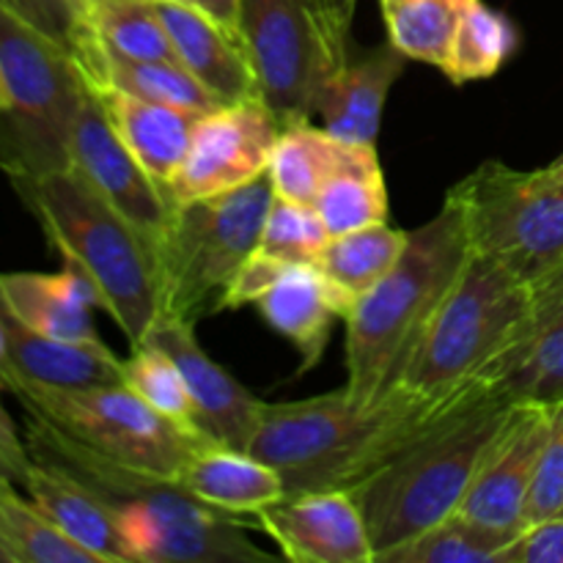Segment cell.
<instances>
[{
	"mask_svg": "<svg viewBox=\"0 0 563 563\" xmlns=\"http://www.w3.org/2000/svg\"><path fill=\"white\" fill-rule=\"evenodd\" d=\"M27 454L91 489L110 509L130 563L269 561L236 515L192 498L174 478L121 465L27 412Z\"/></svg>",
	"mask_w": 563,
	"mask_h": 563,
	"instance_id": "6da1fadb",
	"label": "cell"
},
{
	"mask_svg": "<svg viewBox=\"0 0 563 563\" xmlns=\"http://www.w3.org/2000/svg\"><path fill=\"white\" fill-rule=\"evenodd\" d=\"M454 399L427 401L399 388L377 405H357L341 388L311 399L264 405L247 454L278 471L286 495L350 493L388 465Z\"/></svg>",
	"mask_w": 563,
	"mask_h": 563,
	"instance_id": "7a4b0ae2",
	"label": "cell"
},
{
	"mask_svg": "<svg viewBox=\"0 0 563 563\" xmlns=\"http://www.w3.org/2000/svg\"><path fill=\"white\" fill-rule=\"evenodd\" d=\"M515 410V401L476 379L388 465L350 489L372 537L374 563L462 509Z\"/></svg>",
	"mask_w": 563,
	"mask_h": 563,
	"instance_id": "3957f363",
	"label": "cell"
},
{
	"mask_svg": "<svg viewBox=\"0 0 563 563\" xmlns=\"http://www.w3.org/2000/svg\"><path fill=\"white\" fill-rule=\"evenodd\" d=\"M471 256L465 218L451 201L421 229L388 275L346 313V394L377 405L399 390L429 322Z\"/></svg>",
	"mask_w": 563,
	"mask_h": 563,
	"instance_id": "277c9868",
	"label": "cell"
},
{
	"mask_svg": "<svg viewBox=\"0 0 563 563\" xmlns=\"http://www.w3.org/2000/svg\"><path fill=\"white\" fill-rule=\"evenodd\" d=\"M60 262L80 269L132 346H141L163 313L159 267L152 242L115 212L71 168L11 179Z\"/></svg>",
	"mask_w": 563,
	"mask_h": 563,
	"instance_id": "5b68a950",
	"label": "cell"
},
{
	"mask_svg": "<svg viewBox=\"0 0 563 563\" xmlns=\"http://www.w3.org/2000/svg\"><path fill=\"white\" fill-rule=\"evenodd\" d=\"M531 284L471 247L399 388L427 401L454 399L517 339L531 311Z\"/></svg>",
	"mask_w": 563,
	"mask_h": 563,
	"instance_id": "8992f818",
	"label": "cell"
},
{
	"mask_svg": "<svg viewBox=\"0 0 563 563\" xmlns=\"http://www.w3.org/2000/svg\"><path fill=\"white\" fill-rule=\"evenodd\" d=\"M0 168L9 179L69 168V137L88 80L71 49L0 5Z\"/></svg>",
	"mask_w": 563,
	"mask_h": 563,
	"instance_id": "52a82bcc",
	"label": "cell"
},
{
	"mask_svg": "<svg viewBox=\"0 0 563 563\" xmlns=\"http://www.w3.org/2000/svg\"><path fill=\"white\" fill-rule=\"evenodd\" d=\"M355 0H240L236 25L280 126L311 121L324 82L352 58Z\"/></svg>",
	"mask_w": 563,
	"mask_h": 563,
	"instance_id": "ba28073f",
	"label": "cell"
},
{
	"mask_svg": "<svg viewBox=\"0 0 563 563\" xmlns=\"http://www.w3.org/2000/svg\"><path fill=\"white\" fill-rule=\"evenodd\" d=\"M273 196V181L262 176L240 190L176 203L157 245L159 317L196 324L220 311L225 286L258 247Z\"/></svg>",
	"mask_w": 563,
	"mask_h": 563,
	"instance_id": "9c48e42d",
	"label": "cell"
},
{
	"mask_svg": "<svg viewBox=\"0 0 563 563\" xmlns=\"http://www.w3.org/2000/svg\"><path fill=\"white\" fill-rule=\"evenodd\" d=\"M445 201L465 218L473 251L526 284H539L563 264V170H517L487 159L456 181Z\"/></svg>",
	"mask_w": 563,
	"mask_h": 563,
	"instance_id": "30bf717a",
	"label": "cell"
},
{
	"mask_svg": "<svg viewBox=\"0 0 563 563\" xmlns=\"http://www.w3.org/2000/svg\"><path fill=\"white\" fill-rule=\"evenodd\" d=\"M3 385L20 399L25 412L44 418L121 465L154 476L174 478L192 451L212 445L159 416L126 385L71 390L38 388L16 379H3Z\"/></svg>",
	"mask_w": 563,
	"mask_h": 563,
	"instance_id": "8fae6325",
	"label": "cell"
},
{
	"mask_svg": "<svg viewBox=\"0 0 563 563\" xmlns=\"http://www.w3.org/2000/svg\"><path fill=\"white\" fill-rule=\"evenodd\" d=\"M280 130L284 126L262 97L203 113L196 121L185 163L165 187L168 201L176 207L220 196L267 176Z\"/></svg>",
	"mask_w": 563,
	"mask_h": 563,
	"instance_id": "7c38bea8",
	"label": "cell"
},
{
	"mask_svg": "<svg viewBox=\"0 0 563 563\" xmlns=\"http://www.w3.org/2000/svg\"><path fill=\"white\" fill-rule=\"evenodd\" d=\"M69 168L80 174L115 212L124 214L157 251L170 223L174 203L115 135L91 86L86 88L71 124Z\"/></svg>",
	"mask_w": 563,
	"mask_h": 563,
	"instance_id": "4fadbf2b",
	"label": "cell"
},
{
	"mask_svg": "<svg viewBox=\"0 0 563 563\" xmlns=\"http://www.w3.org/2000/svg\"><path fill=\"white\" fill-rule=\"evenodd\" d=\"M146 341L168 352L185 374L192 410H196V429L201 438L223 449H251L267 401L256 399L240 379L231 377L201 350L196 339V324L176 317H159Z\"/></svg>",
	"mask_w": 563,
	"mask_h": 563,
	"instance_id": "5bb4252c",
	"label": "cell"
},
{
	"mask_svg": "<svg viewBox=\"0 0 563 563\" xmlns=\"http://www.w3.org/2000/svg\"><path fill=\"white\" fill-rule=\"evenodd\" d=\"M262 528L295 563H374V544L355 498L344 489L286 495L256 515Z\"/></svg>",
	"mask_w": 563,
	"mask_h": 563,
	"instance_id": "9a60e30c",
	"label": "cell"
},
{
	"mask_svg": "<svg viewBox=\"0 0 563 563\" xmlns=\"http://www.w3.org/2000/svg\"><path fill=\"white\" fill-rule=\"evenodd\" d=\"M484 379L515 405L563 401V264L533 284L531 311L517 339L484 368Z\"/></svg>",
	"mask_w": 563,
	"mask_h": 563,
	"instance_id": "2e32d148",
	"label": "cell"
},
{
	"mask_svg": "<svg viewBox=\"0 0 563 563\" xmlns=\"http://www.w3.org/2000/svg\"><path fill=\"white\" fill-rule=\"evenodd\" d=\"M550 423L553 407L517 405L509 427L484 456L460 515L500 531L520 533L526 528L528 493L548 443Z\"/></svg>",
	"mask_w": 563,
	"mask_h": 563,
	"instance_id": "e0dca14e",
	"label": "cell"
},
{
	"mask_svg": "<svg viewBox=\"0 0 563 563\" xmlns=\"http://www.w3.org/2000/svg\"><path fill=\"white\" fill-rule=\"evenodd\" d=\"M179 66L223 104L262 97L240 27L185 0H152Z\"/></svg>",
	"mask_w": 563,
	"mask_h": 563,
	"instance_id": "ac0fdd59",
	"label": "cell"
},
{
	"mask_svg": "<svg viewBox=\"0 0 563 563\" xmlns=\"http://www.w3.org/2000/svg\"><path fill=\"white\" fill-rule=\"evenodd\" d=\"M3 361L0 379L38 385V388H97L124 385V361L102 341H64L27 330L0 311Z\"/></svg>",
	"mask_w": 563,
	"mask_h": 563,
	"instance_id": "d6986e66",
	"label": "cell"
},
{
	"mask_svg": "<svg viewBox=\"0 0 563 563\" xmlns=\"http://www.w3.org/2000/svg\"><path fill=\"white\" fill-rule=\"evenodd\" d=\"M407 60L410 58L390 42L366 49L357 58L352 55L350 64L324 82L313 115L339 141L377 146L385 102L394 82L405 75Z\"/></svg>",
	"mask_w": 563,
	"mask_h": 563,
	"instance_id": "ffe728a7",
	"label": "cell"
},
{
	"mask_svg": "<svg viewBox=\"0 0 563 563\" xmlns=\"http://www.w3.org/2000/svg\"><path fill=\"white\" fill-rule=\"evenodd\" d=\"M357 297L324 278L313 264H291L278 284L256 302L273 330L300 352V374L319 366L335 319H346Z\"/></svg>",
	"mask_w": 563,
	"mask_h": 563,
	"instance_id": "44dd1931",
	"label": "cell"
},
{
	"mask_svg": "<svg viewBox=\"0 0 563 563\" xmlns=\"http://www.w3.org/2000/svg\"><path fill=\"white\" fill-rule=\"evenodd\" d=\"M99 295L91 280L64 264L49 273H0V311L27 330L64 341H99L91 311Z\"/></svg>",
	"mask_w": 563,
	"mask_h": 563,
	"instance_id": "7402d4cb",
	"label": "cell"
},
{
	"mask_svg": "<svg viewBox=\"0 0 563 563\" xmlns=\"http://www.w3.org/2000/svg\"><path fill=\"white\" fill-rule=\"evenodd\" d=\"M93 93L102 102L121 143L165 190L185 163L192 130L201 113L165 102H148V99L113 91V88H93Z\"/></svg>",
	"mask_w": 563,
	"mask_h": 563,
	"instance_id": "603a6c76",
	"label": "cell"
},
{
	"mask_svg": "<svg viewBox=\"0 0 563 563\" xmlns=\"http://www.w3.org/2000/svg\"><path fill=\"white\" fill-rule=\"evenodd\" d=\"M71 55L80 64L88 86L93 88H113V91L132 93V97L148 99V102H165L201 115L212 113L223 104L185 66L165 64V60H135L110 53L82 27V22L77 27Z\"/></svg>",
	"mask_w": 563,
	"mask_h": 563,
	"instance_id": "cb8c5ba5",
	"label": "cell"
},
{
	"mask_svg": "<svg viewBox=\"0 0 563 563\" xmlns=\"http://www.w3.org/2000/svg\"><path fill=\"white\" fill-rule=\"evenodd\" d=\"M174 482H179L192 498L236 517H256L262 509L286 498L284 478L275 467L247 451L223 445H201L192 451Z\"/></svg>",
	"mask_w": 563,
	"mask_h": 563,
	"instance_id": "d4e9b609",
	"label": "cell"
},
{
	"mask_svg": "<svg viewBox=\"0 0 563 563\" xmlns=\"http://www.w3.org/2000/svg\"><path fill=\"white\" fill-rule=\"evenodd\" d=\"M20 487L71 542L97 555L99 563H130L110 509L80 482L33 460Z\"/></svg>",
	"mask_w": 563,
	"mask_h": 563,
	"instance_id": "484cf974",
	"label": "cell"
},
{
	"mask_svg": "<svg viewBox=\"0 0 563 563\" xmlns=\"http://www.w3.org/2000/svg\"><path fill=\"white\" fill-rule=\"evenodd\" d=\"M352 146L355 143L339 141L311 121L284 126L267 170L273 192L313 207L330 176L350 159Z\"/></svg>",
	"mask_w": 563,
	"mask_h": 563,
	"instance_id": "4316f807",
	"label": "cell"
},
{
	"mask_svg": "<svg viewBox=\"0 0 563 563\" xmlns=\"http://www.w3.org/2000/svg\"><path fill=\"white\" fill-rule=\"evenodd\" d=\"M330 236L350 234L374 223H388V187L377 148L352 146L350 159L335 170L313 201Z\"/></svg>",
	"mask_w": 563,
	"mask_h": 563,
	"instance_id": "83f0119b",
	"label": "cell"
},
{
	"mask_svg": "<svg viewBox=\"0 0 563 563\" xmlns=\"http://www.w3.org/2000/svg\"><path fill=\"white\" fill-rule=\"evenodd\" d=\"M407 236L410 231L394 229L388 223H374L350 234L330 236L313 267L352 297H361L394 269V264L405 253Z\"/></svg>",
	"mask_w": 563,
	"mask_h": 563,
	"instance_id": "f1b7e54d",
	"label": "cell"
},
{
	"mask_svg": "<svg viewBox=\"0 0 563 563\" xmlns=\"http://www.w3.org/2000/svg\"><path fill=\"white\" fill-rule=\"evenodd\" d=\"M476 0H379L388 42L410 60L443 66L460 22Z\"/></svg>",
	"mask_w": 563,
	"mask_h": 563,
	"instance_id": "f546056e",
	"label": "cell"
},
{
	"mask_svg": "<svg viewBox=\"0 0 563 563\" xmlns=\"http://www.w3.org/2000/svg\"><path fill=\"white\" fill-rule=\"evenodd\" d=\"M80 22L110 53L179 64L152 0H97L80 9Z\"/></svg>",
	"mask_w": 563,
	"mask_h": 563,
	"instance_id": "4dcf8cb0",
	"label": "cell"
},
{
	"mask_svg": "<svg viewBox=\"0 0 563 563\" xmlns=\"http://www.w3.org/2000/svg\"><path fill=\"white\" fill-rule=\"evenodd\" d=\"M0 537L16 563H99L97 555L71 542L16 484L0 476Z\"/></svg>",
	"mask_w": 563,
	"mask_h": 563,
	"instance_id": "1f68e13d",
	"label": "cell"
},
{
	"mask_svg": "<svg viewBox=\"0 0 563 563\" xmlns=\"http://www.w3.org/2000/svg\"><path fill=\"white\" fill-rule=\"evenodd\" d=\"M515 537L517 533L484 526L456 511L401 548L390 550L379 563H495Z\"/></svg>",
	"mask_w": 563,
	"mask_h": 563,
	"instance_id": "d6a6232c",
	"label": "cell"
},
{
	"mask_svg": "<svg viewBox=\"0 0 563 563\" xmlns=\"http://www.w3.org/2000/svg\"><path fill=\"white\" fill-rule=\"evenodd\" d=\"M517 47V27L500 11L476 0L460 22L449 58L440 66L454 86L493 77Z\"/></svg>",
	"mask_w": 563,
	"mask_h": 563,
	"instance_id": "836d02e7",
	"label": "cell"
},
{
	"mask_svg": "<svg viewBox=\"0 0 563 563\" xmlns=\"http://www.w3.org/2000/svg\"><path fill=\"white\" fill-rule=\"evenodd\" d=\"M124 385L159 416L201 438L196 429V410H192L185 374L176 366L174 357L157 344L146 341L141 346H132L130 361H124Z\"/></svg>",
	"mask_w": 563,
	"mask_h": 563,
	"instance_id": "e575fe53",
	"label": "cell"
},
{
	"mask_svg": "<svg viewBox=\"0 0 563 563\" xmlns=\"http://www.w3.org/2000/svg\"><path fill=\"white\" fill-rule=\"evenodd\" d=\"M328 242V225L311 203L273 196L262 225L258 251L286 264H313Z\"/></svg>",
	"mask_w": 563,
	"mask_h": 563,
	"instance_id": "d590c367",
	"label": "cell"
},
{
	"mask_svg": "<svg viewBox=\"0 0 563 563\" xmlns=\"http://www.w3.org/2000/svg\"><path fill=\"white\" fill-rule=\"evenodd\" d=\"M563 515V401L553 407L548 443L539 456L537 476L526 504V526Z\"/></svg>",
	"mask_w": 563,
	"mask_h": 563,
	"instance_id": "8d00e7d4",
	"label": "cell"
},
{
	"mask_svg": "<svg viewBox=\"0 0 563 563\" xmlns=\"http://www.w3.org/2000/svg\"><path fill=\"white\" fill-rule=\"evenodd\" d=\"M289 267L291 264L267 256V253H262L256 247V251L245 258V264L236 269L231 284L225 286L223 297H220V311H236V308L256 306V302L278 284V278Z\"/></svg>",
	"mask_w": 563,
	"mask_h": 563,
	"instance_id": "74e56055",
	"label": "cell"
},
{
	"mask_svg": "<svg viewBox=\"0 0 563 563\" xmlns=\"http://www.w3.org/2000/svg\"><path fill=\"white\" fill-rule=\"evenodd\" d=\"M0 5L25 20L44 36L55 38L66 49L75 47L77 27H80V14L71 5V0H0Z\"/></svg>",
	"mask_w": 563,
	"mask_h": 563,
	"instance_id": "f35d334b",
	"label": "cell"
},
{
	"mask_svg": "<svg viewBox=\"0 0 563 563\" xmlns=\"http://www.w3.org/2000/svg\"><path fill=\"white\" fill-rule=\"evenodd\" d=\"M495 563H563V515L522 528Z\"/></svg>",
	"mask_w": 563,
	"mask_h": 563,
	"instance_id": "ab89813d",
	"label": "cell"
},
{
	"mask_svg": "<svg viewBox=\"0 0 563 563\" xmlns=\"http://www.w3.org/2000/svg\"><path fill=\"white\" fill-rule=\"evenodd\" d=\"M0 388H3V379H0ZM0 460H3L5 471H9L11 482L14 484H22V478H25L27 467H31L33 462V456L27 454V445L22 443L14 423L5 416L3 401H0Z\"/></svg>",
	"mask_w": 563,
	"mask_h": 563,
	"instance_id": "60d3db41",
	"label": "cell"
},
{
	"mask_svg": "<svg viewBox=\"0 0 563 563\" xmlns=\"http://www.w3.org/2000/svg\"><path fill=\"white\" fill-rule=\"evenodd\" d=\"M185 3L201 5V9H207L209 14H214L218 20H223V22H229V25L240 27V25H236V5H240V0H185Z\"/></svg>",
	"mask_w": 563,
	"mask_h": 563,
	"instance_id": "b9f144b4",
	"label": "cell"
},
{
	"mask_svg": "<svg viewBox=\"0 0 563 563\" xmlns=\"http://www.w3.org/2000/svg\"><path fill=\"white\" fill-rule=\"evenodd\" d=\"M88 3H97V0H71V5L77 9V14H80V9H86Z\"/></svg>",
	"mask_w": 563,
	"mask_h": 563,
	"instance_id": "7bdbcfd3",
	"label": "cell"
},
{
	"mask_svg": "<svg viewBox=\"0 0 563 563\" xmlns=\"http://www.w3.org/2000/svg\"><path fill=\"white\" fill-rule=\"evenodd\" d=\"M550 168H555V170H563V154L559 159H553V163H550Z\"/></svg>",
	"mask_w": 563,
	"mask_h": 563,
	"instance_id": "ee69618b",
	"label": "cell"
},
{
	"mask_svg": "<svg viewBox=\"0 0 563 563\" xmlns=\"http://www.w3.org/2000/svg\"><path fill=\"white\" fill-rule=\"evenodd\" d=\"M5 104V91H3V80H0V108Z\"/></svg>",
	"mask_w": 563,
	"mask_h": 563,
	"instance_id": "f6af8a7d",
	"label": "cell"
},
{
	"mask_svg": "<svg viewBox=\"0 0 563 563\" xmlns=\"http://www.w3.org/2000/svg\"><path fill=\"white\" fill-rule=\"evenodd\" d=\"M0 476H5V478H11V476H9V471H5V465H3V460H0Z\"/></svg>",
	"mask_w": 563,
	"mask_h": 563,
	"instance_id": "bcb514c9",
	"label": "cell"
}]
</instances>
